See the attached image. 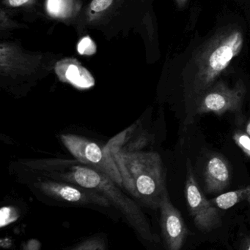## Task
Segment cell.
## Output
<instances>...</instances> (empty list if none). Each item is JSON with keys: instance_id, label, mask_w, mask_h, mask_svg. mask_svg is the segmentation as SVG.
<instances>
[{"instance_id": "6da1fadb", "label": "cell", "mask_w": 250, "mask_h": 250, "mask_svg": "<svg viewBox=\"0 0 250 250\" xmlns=\"http://www.w3.org/2000/svg\"><path fill=\"white\" fill-rule=\"evenodd\" d=\"M107 146L121 175L123 188L149 208H159L167 192L166 173L159 154L123 151L114 138Z\"/></svg>"}, {"instance_id": "7a4b0ae2", "label": "cell", "mask_w": 250, "mask_h": 250, "mask_svg": "<svg viewBox=\"0 0 250 250\" xmlns=\"http://www.w3.org/2000/svg\"><path fill=\"white\" fill-rule=\"evenodd\" d=\"M242 32L237 29H226L213 35L194 53L191 60L192 76L186 97L196 101L215 84L220 75L239 55L243 47Z\"/></svg>"}, {"instance_id": "3957f363", "label": "cell", "mask_w": 250, "mask_h": 250, "mask_svg": "<svg viewBox=\"0 0 250 250\" xmlns=\"http://www.w3.org/2000/svg\"><path fill=\"white\" fill-rule=\"evenodd\" d=\"M66 179L106 197L142 239L150 242L159 241L158 236L151 230L148 219L139 206L125 195L117 188V184L106 175L91 167H75L71 175H66Z\"/></svg>"}, {"instance_id": "277c9868", "label": "cell", "mask_w": 250, "mask_h": 250, "mask_svg": "<svg viewBox=\"0 0 250 250\" xmlns=\"http://www.w3.org/2000/svg\"><path fill=\"white\" fill-rule=\"evenodd\" d=\"M61 139L79 161L106 175L118 186L123 187L121 175L107 146L103 148L92 141L71 134L61 135Z\"/></svg>"}, {"instance_id": "5b68a950", "label": "cell", "mask_w": 250, "mask_h": 250, "mask_svg": "<svg viewBox=\"0 0 250 250\" xmlns=\"http://www.w3.org/2000/svg\"><path fill=\"white\" fill-rule=\"evenodd\" d=\"M246 87L242 81L236 86L229 87L220 82L213 85L195 104V115L213 114L221 116L226 112L237 113L243 105Z\"/></svg>"}, {"instance_id": "8992f818", "label": "cell", "mask_w": 250, "mask_h": 250, "mask_svg": "<svg viewBox=\"0 0 250 250\" xmlns=\"http://www.w3.org/2000/svg\"><path fill=\"white\" fill-rule=\"evenodd\" d=\"M184 192L189 213L198 230L210 233L222 226L220 212L201 191L190 166H188Z\"/></svg>"}, {"instance_id": "52a82bcc", "label": "cell", "mask_w": 250, "mask_h": 250, "mask_svg": "<svg viewBox=\"0 0 250 250\" xmlns=\"http://www.w3.org/2000/svg\"><path fill=\"white\" fill-rule=\"evenodd\" d=\"M160 226L167 250H182L189 235V229L180 211L170 201L168 192L159 206Z\"/></svg>"}, {"instance_id": "ba28073f", "label": "cell", "mask_w": 250, "mask_h": 250, "mask_svg": "<svg viewBox=\"0 0 250 250\" xmlns=\"http://www.w3.org/2000/svg\"><path fill=\"white\" fill-rule=\"evenodd\" d=\"M36 186L45 195L58 201L102 207H109L112 204L104 195L86 188H76L50 181L39 182Z\"/></svg>"}, {"instance_id": "9c48e42d", "label": "cell", "mask_w": 250, "mask_h": 250, "mask_svg": "<svg viewBox=\"0 0 250 250\" xmlns=\"http://www.w3.org/2000/svg\"><path fill=\"white\" fill-rule=\"evenodd\" d=\"M232 173L230 165L222 155H214L207 162L204 179L208 193H219L230 186Z\"/></svg>"}, {"instance_id": "30bf717a", "label": "cell", "mask_w": 250, "mask_h": 250, "mask_svg": "<svg viewBox=\"0 0 250 250\" xmlns=\"http://www.w3.org/2000/svg\"><path fill=\"white\" fill-rule=\"evenodd\" d=\"M55 72L60 80L77 89H89L95 84L91 73L75 59H63L59 61L55 65Z\"/></svg>"}, {"instance_id": "8fae6325", "label": "cell", "mask_w": 250, "mask_h": 250, "mask_svg": "<svg viewBox=\"0 0 250 250\" xmlns=\"http://www.w3.org/2000/svg\"><path fill=\"white\" fill-rule=\"evenodd\" d=\"M243 201L250 204V186L221 194L211 200V202L217 208L227 210Z\"/></svg>"}, {"instance_id": "7c38bea8", "label": "cell", "mask_w": 250, "mask_h": 250, "mask_svg": "<svg viewBox=\"0 0 250 250\" xmlns=\"http://www.w3.org/2000/svg\"><path fill=\"white\" fill-rule=\"evenodd\" d=\"M73 0H46V10L50 16L66 19L71 14Z\"/></svg>"}, {"instance_id": "4fadbf2b", "label": "cell", "mask_w": 250, "mask_h": 250, "mask_svg": "<svg viewBox=\"0 0 250 250\" xmlns=\"http://www.w3.org/2000/svg\"><path fill=\"white\" fill-rule=\"evenodd\" d=\"M70 250H107V245L102 238L92 237L81 242Z\"/></svg>"}, {"instance_id": "5bb4252c", "label": "cell", "mask_w": 250, "mask_h": 250, "mask_svg": "<svg viewBox=\"0 0 250 250\" xmlns=\"http://www.w3.org/2000/svg\"><path fill=\"white\" fill-rule=\"evenodd\" d=\"M233 138L236 145L250 157V135L245 131L236 130L233 134Z\"/></svg>"}, {"instance_id": "9a60e30c", "label": "cell", "mask_w": 250, "mask_h": 250, "mask_svg": "<svg viewBox=\"0 0 250 250\" xmlns=\"http://www.w3.org/2000/svg\"><path fill=\"white\" fill-rule=\"evenodd\" d=\"M77 51L81 55H92L96 51V45L89 36H85L78 43Z\"/></svg>"}, {"instance_id": "2e32d148", "label": "cell", "mask_w": 250, "mask_h": 250, "mask_svg": "<svg viewBox=\"0 0 250 250\" xmlns=\"http://www.w3.org/2000/svg\"><path fill=\"white\" fill-rule=\"evenodd\" d=\"M114 0H92L90 4V10L92 14H101L108 10Z\"/></svg>"}, {"instance_id": "e0dca14e", "label": "cell", "mask_w": 250, "mask_h": 250, "mask_svg": "<svg viewBox=\"0 0 250 250\" xmlns=\"http://www.w3.org/2000/svg\"><path fill=\"white\" fill-rule=\"evenodd\" d=\"M16 26L17 25L13 21L9 19L7 13H5L4 10L1 9V14H0V28H1V30L10 29V28H13Z\"/></svg>"}, {"instance_id": "ac0fdd59", "label": "cell", "mask_w": 250, "mask_h": 250, "mask_svg": "<svg viewBox=\"0 0 250 250\" xmlns=\"http://www.w3.org/2000/svg\"><path fill=\"white\" fill-rule=\"evenodd\" d=\"M35 0H4L3 4L8 7H18L33 4Z\"/></svg>"}, {"instance_id": "d6986e66", "label": "cell", "mask_w": 250, "mask_h": 250, "mask_svg": "<svg viewBox=\"0 0 250 250\" xmlns=\"http://www.w3.org/2000/svg\"><path fill=\"white\" fill-rule=\"evenodd\" d=\"M241 250H250V235L247 236L243 241H242V245H241Z\"/></svg>"}, {"instance_id": "ffe728a7", "label": "cell", "mask_w": 250, "mask_h": 250, "mask_svg": "<svg viewBox=\"0 0 250 250\" xmlns=\"http://www.w3.org/2000/svg\"><path fill=\"white\" fill-rule=\"evenodd\" d=\"M175 1H176V4L179 7H184L186 2H187V0H175Z\"/></svg>"}, {"instance_id": "44dd1931", "label": "cell", "mask_w": 250, "mask_h": 250, "mask_svg": "<svg viewBox=\"0 0 250 250\" xmlns=\"http://www.w3.org/2000/svg\"><path fill=\"white\" fill-rule=\"evenodd\" d=\"M245 132L248 134V135H250V119L249 121L247 123L246 127H245Z\"/></svg>"}]
</instances>
